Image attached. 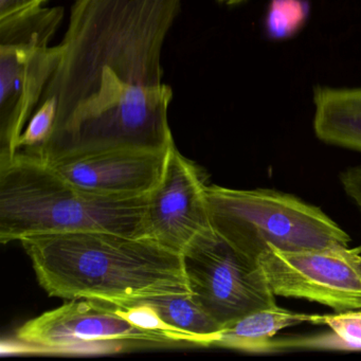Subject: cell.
Masks as SVG:
<instances>
[{
	"instance_id": "obj_1",
	"label": "cell",
	"mask_w": 361,
	"mask_h": 361,
	"mask_svg": "<svg viewBox=\"0 0 361 361\" xmlns=\"http://www.w3.org/2000/svg\"><path fill=\"white\" fill-rule=\"evenodd\" d=\"M181 0H73L58 67L43 98L56 118L35 152L47 162L113 151L174 145L162 83L164 39Z\"/></svg>"
},
{
	"instance_id": "obj_2",
	"label": "cell",
	"mask_w": 361,
	"mask_h": 361,
	"mask_svg": "<svg viewBox=\"0 0 361 361\" xmlns=\"http://www.w3.org/2000/svg\"><path fill=\"white\" fill-rule=\"evenodd\" d=\"M20 242L49 297L124 307L157 295L190 293L183 255L149 238L73 231Z\"/></svg>"
},
{
	"instance_id": "obj_3",
	"label": "cell",
	"mask_w": 361,
	"mask_h": 361,
	"mask_svg": "<svg viewBox=\"0 0 361 361\" xmlns=\"http://www.w3.org/2000/svg\"><path fill=\"white\" fill-rule=\"evenodd\" d=\"M147 195L115 197L73 185L28 152L0 160V243L39 234L107 231L142 235Z\"/></svg>"
},
{
	"instance_id": "obj_4",
	"label": "cell",
	"mask_w": 361,
	"mask_h": 361,
	"mask_svg": "<svg viewBox=\"0 0 361 361\" xmlns=\"http://www.w3.org/2000/svg\"><path fill=\"white\" fill-rule=\"evenodd\" d=\"M207 202L212 229L257 262L268 247L297 251L348 246L350 240L318 207L276 190L208 185Z\"/></svg>"
},
{
	"instance_id": "obj_5",
	"label": "cell",
	"mask_w": 361,
	"mask_h": 361,
	"mask_svg": "<svg viewBox=\"0 0 361 361\" xmlns=\"http://www.w3.org/2000/svg\"><path fill=\"white\" fill-rule=\"evenodd\" d=\"M64 8H35L0 20V160L11 159L60 62L49 47Z\"/></svg>"
},
{
	"instance_id": "obj_6",
	"label": "cell",
	"mask_w": 361,
	"mask_h": 361,
	"mask_svg": "<svg viewBox=\"0 0 361 361\" xmlns=\"http://www.w3.org/2000/svg\"><path fill=\"white\" fill-rule=\"evenodd\" d=\"M8 353L109 355L179 346L164 334L145 331L128 322L114 304L75 299L44 312L20 326Z\"/></svg>"
},
{
	"instance_id": "obj_7",
	"label": "cell",
	"mask_w": 361,
	"mask_h": 361,
	"mask_svg": "<svg viewBox=\"0 0 361 361\" xmlns=\"http://www.w3.org/2000/svg\"><path fill=\"white\" fill-rule=\"evenodd\" d=\"M181 255L190 293L221 329L278 305L259 263L214 230L198 235Z\"/></svg>"
},
{
	"instance_id": "obj_8",
	"label": "cell",
	"mask_w": 361,
	"mask_h": 361,
	"mask_svg": "<svg viewBox=\"0 0 361 361\" xmlns=\"http://www.w3.org/2000/svg\"><path fill=\"white\" fill-rule=\"evenodd\" d=\"M276 297L297 298L336 312L361 310V253L343 245L284 251L268 247L257 259Z\"/></svg>"
},
{
	"instance_id": "obj_9",
	"label": "cell",
	"mask_w": 361,
	"mask_h": 361,
	"mask_svg": "<svg viewBox=\"0 0 361 361\" xmlns=\"http://www.w3.org/2000/svg\"><path fill=\"white\" fill-rule=\"evenodd\" d=\"M202 170L175 145L169 149L164 172L147 194L142 235L183 253L200 234L212 229Z\"/></svg>"
},
{
	"instance_id": "obj_10",
	"label": "cell",
	"mask_w": 361,
	"mask_h": 361,
	"mask_svg": "<svg viewBox=\"0 0 361 361\" xmlns=\"http://www.w3.org/2000/svg\"><path fill=\"white\" fill-rule=\"evenodd\" d=\"M168 153L126 149L62 158L48 164L73 185L90 193L134 197L147 195L155 188Z\"/></svg>"
},
{
	"instance_id": "obj_11",
	"label": "cell",
	"mask_w": 361,
	"mask_h": 361,
	"mask_svg": "<svg viewBox=\"0 0 361 361\" xmlns=\"http://www.w3.org/2000/svg\"><path fill=\"white\" fill-rule=\"evenodd\" d=\"M314 130L320 140L361 152V88L314 90Z\"/></svg>"
},
{
	"instance_id": "obj_12",
	"label": "cell",
	"mask_w": 361,
	"mask_h": 361,
	"mask_svg": "<svg viewBox=\"0 0 361 361\" xmlns=\"http://www.w3.org/2000/svg\"><path fill=\"white\" fill-rule=\"evenodd\" d=\"M316 316L290 312L278 305L264 308L224 326L214 346L245 353H264L279 331L303 323L314 324Z\"/></svg>"
},
{
	"instance_id": "obj_13",
	"label": "cell",
	"mask_w": 361,
	"mask_h": 361,
	"mask_svg": "<svg viewBox=\"0 0 361 361\" xmlns=\"http://www.w3.org/2000/svg\"><path fill=\"white\" fill-rule=\"evenodd\" d=\"M139 303L153 306L168 324L200 338L204 346H214L219 339L221 325L198 305L190 293L157 295Z\"/></svg>"
},
{
	"instance_id": "obj_14",
	"label": "cell",
	"mask_w": 361,
	"mask_h": 361,
	"mask_svg": "<svg viewBox=\"0 0 361 361\" xmlns=\"http://www.w3.org/2000/svg\"><path fill=\"white\" fill-rule=\"evenodd\" d=\"M116 306V305H115ZM117 312L135 326L145 331L164 334L174 340L179 346H204L202 340L195 336L189 335L171 326L158 314L157 310L147 303H137L134 305L119 307Z\"/></svg>"
},
{
	"instance_id": "obj_15",
	"label": "cell",
	"mask_w": 361,
	"mask_h": 361,
	"mask_svg": "<svg viewBox=\"0 0 361 361\" xmlns=\"http://www.w3.org/2000/svg\"><path fill=\"white\" fill-rule=\"evenodd\" d=\"M56 118V103L54 98H43L35 109L18 142V151L35 153L41 149L54 130Z\"/></svg>"
},
{
	"instance_id": "obj_16",
	"label": "cell",
	"mask_w": 361,
	"mask_h": 361,
	"mask_svg": "<svg viewBox=\"0 0 361 361\" xmlns=\"http://www.w3.org/2000/svg\"><path fill=\"white\" fill-rule=\"evenodd\" d=\"M314 324L326 325L339 340L341 350H361V310L317 314Z\"/></svg>"
},
{
	"instance_id": "obj_17",
	"label": "cell",
	"mask_w": 361,
	"mask_h": 361,
	"mask_svg": "<svg viewBox=\"0 0 361 361\" xmlns=\"http://www.w3.org/2000/svg\"><path fill=\"white\" fill-rule=\"evenodd\" d=\"M45 1L46 0H0V20L42 7Z\"/></svg>"
},
{
	"instance_id": "obj_18",
	"label": "cell",
	"mask_w": 361,
	"mask_h": 361,
	"mask_svg": "<svg viewBox=\"0 0 361 361\" xmlns=\"http://www.w3.org/2000/svg\"><path fill=\"white\" fill-rule=\"evenodd\" d=\"M353 198H354L355 204L358 207L359 210L361 211V174L358 177L356 185L354 188V193H353Z\"/></svg>"
},
{
	"instance_id": "obj_19",
	"label": "cell",
	"mask_w": 361,
	"mask_h": 361,
	"mask_svg": "<svg viewBox=\"0 0 361 361\" xmlns=\"http://www.w3.org/2000/svg\"><path fill=\"white\" fill-rule=\"evenodd\" d=\"M219 3L225 4L228 6L238 5V4L243 3L245 0H219Z\"/></svg>"
},
{
	"instance_id": "obj_20",
	"label": "cell",
	"mask_w": 361,
	"mask_h": 361,
	"mask_svg": "<svg viewBox=\"0 0 361 361\" xmlns=\"http://www.w3.org/2000/svg\"><path fill=\"white\" fill-rule=\"evenodd\" d=\"M358 248H359V251H360V253H361V246H359Z\"/></svg>"
}]
</instances>
